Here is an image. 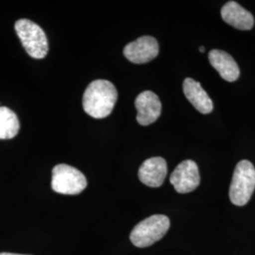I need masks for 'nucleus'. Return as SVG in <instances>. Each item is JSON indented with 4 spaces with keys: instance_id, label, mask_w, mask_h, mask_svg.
<instances>
[{
    "instance_id": "1",
    "label": "nucleus",
    "mask_w": 255,
    "mask_h": 255,
    "mask_svg": "<svg viewBox=\"0 0 255 255\" xmlns=\"http://www.w3.org/2000/svg\"><path fill=\"white\" fill-rule=\"evenodd\" d=\"M118 96V90L112 82L106 80L94 81L83 94V110L94 119L107 118L113 112Z\"/></svg>"
},
{
    "instance_id": "2",
    "label": "nucleus",
    "mask_w": 255,
    "mask_h": 255,
    "mask_svg": "<svg viewBox=\"0 0 255 255\" xmlns=\"http://www.w3.org/2000/svg\"><path fill=\"white\" fill-rule=\"evenodd\" d=\"M255 189V168L250 161H240L236 166L230 186V200L237 206L246 205Z\"/></svg>"
},
{
    "instance_id": "3",
    "label": "nucleus",
    "mask_w": 255,
    "mask_h": 255,
    "mask_svg": "<svg viewBox=\"0 0 255 255\" xmlns=\"http://www.w3.org/2000/svg\"><path fill=\"white\" fill-rule=\"evenodd\" d=\"M170 221L164 215H154L139 222L130 233V241L138 248H146L164 237Z\"/></svg>"
},
{
    "instance_id": "4",
    "label": "nucleus",
    "mask_w": 255,
    "mask_h": 255,
    "mask_svg": "<svg viewBox=\"0 0 255 255\" xmlns=\"http://www.w3.org/2000/svg\"><path fill=\"white\" fill-rule=\"evenodd\" d=\"M14 27L27 54L34 59L46 57L48 43L46 33L40 26L28 19H19Z\"/></svg>"
},
{
    "instance_id": "5",
    "label": "nucleus",
    "mask_w": 255,
    "mask_h": 255,
    "mask_svg": "<svg viewBox=\"0 0 255 255\" xmlns=\"http://www.w3.org/2000/svg\"><path fill=\"white\" fill-rule=\"evenodd\" d=\"M87 186L83 174L68 164H60L52 170L51 187L55 192L63 195H78Z\"/></svg>"
},
{
    "instance_id": "6",
    "label": "nucleus",
    "mask_w": 255,
    "mask_h": 255,
    "mask_svg": "<svg viewBox=\"0 0 255 255\" xmlns=\"http://www.w3.org/2000/svg\"><path fill=\"white\" fill-rule=\"evenodd\" d=\"M200 182L199 167L192 160H186L178 164L170 176L171 184L175 190L181 194L194 191Z\"/></svg>"
},
{
    "instance_id": "7",
    "label": "nucleus",
    "mask_w": 255,
    "mask_h": 255,
    "mask_svg": "<svg viewBox=\"0 0 255 255\" xmlns=\"http://www.w3.org/2000/svg\"><path fill=\"white\" fill-rule=\"evenodd\" d=\"M124 55L133 64H146L159 54V45L154 37L143 36L128 44L124 48Z\"/></svg>"
},
{
    "instance_id": "8",
    "label": "nucleus",
    "mask_w": 255,
    "mask_h": 255,
    "mask_svg": "<svg viewBox=\"0 0 255 255\" xmlns=\"http://www.w3.org/2000/svg\"><path fill=\"white\" fill-rule=\"evenodd\" d=\"M137 122L142 126H148L160 118L162 104L158 96L151 91L142 92L135 100Z\"/></svg>"
},
{
    "instance_id": "9",
    "label": "nucleus",
    "mask_w": 255,
    "mask_h": 255,
    "mask_svg": "<svg viewBox=\"0 0 255 255\" xmlns=\"http://www.w3.org/2000/svg\"><path fill=\"white\" fill-rule=\"evenodd\" d=\"M167 174V164L162 157H152L146 160L139 168V180L149 187H160Z\"/></svg>"
},
{
    "instance_id": "10",
    "label": "nucleus",
    "mask_w": 255,
    "mask_h": 255,
    "mask_svg": "<svg viewBox=\"0 0 255 255\" xmlns=\"http://www.w3.org/2000/svg\"><path fill=\"white\" fill-rule=\"evenodd\" d=\"M221 16L227 24L241 30L252 29L255 25L253 14L236 1H229L222 7Z\"/></svg>"
},
{
    "instance_id": "11",
    "label": "nucleus",
    "mask_w": 255,
    "mask_h": 255,
    "mask_svg": "<svg viewBox=\"0 0 255 255\" xmlns=\"http://www.w3.org/2000/svg\"><path fill=\"white\" fill-rule=\"evenodd\" d=\"M211 65L219 72L220 77L227 82H236L239 78L240 70L234 58L225 51L213 49L209 52Z\"/></svg>"
},
{
    "instance_id": "12",
    "label": "nucleus",
    "mask_w": 255,
    "mask_h": 255,
    "mask_svg": "<svg viewBox=\"0 0 255 255\" xmlns=\"http://www.w3.org/2000/svg\"><path fill=\"white\" fill-rule=\"evenodd\" d=\"M182 87L186 99L200 113L210 114L213 111V101L201 87L200 82L191 78H187L184 80Z\"/></svg>"
},
{
    "instance_id": "13",
    "label": "nucleus",
    "mask_w": 255,
    "mask_h": 255,
    "mask_svg": "<svg viewBox=\"0 0 255 255\" xmlns=\"http://www.w3.org/2000/svg\"><path fill=\"white\" fill-rule=\"evenodd\" d=\"M20 128L16 114L7 108L0 107V139H11L16 136Z\"/></svg>"
},
{
    "instance_id": "14",
    "label": "nucleus",
    "mask_w": 255,
    "mask_h": 255,
    "mask_svg": "<svg viewBox=\"0 0 255 255\" xmlns=\"http://www.w3.org/2000/svg\"><path fill=\"white\" fill-rule=\"evenodd\" d=\"M0 255H17V254H9V253H0Z\"/></svg>"
},
{
    "instance_id": "15",
    "label": "nucleus",
    "mask_w": 255,
    "mask_h": 255,
    "mask_svg": "<svg viewBox=\"0 0 255 255\" xmlns=\"http://www.w3.org/2000/svg\"><path fill=\"white\" fill-rule=\"evenodd\" d=\"M200 51H201V52H204V51H205L204 46H201V47H200Z\"/></svg>"
}]
</instances>
